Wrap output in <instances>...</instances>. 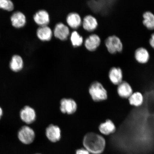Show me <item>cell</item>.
Wrapping results in <instances>:
<instances>
[{"instance_id":"cell-26","label":"cell","mask_w":154,"mask_h":154,"mask_svg":"<svg viewBox=\"0 0 154 154\" xmlns=\"http://www.w3.org/2000/svg\"><path fill=\"white\" fill-rule=\"evenodd\" d=\"M3 114V111L2 109L0 107V119H1L2 116Z\"/></svg>"},{"instance_id":"cell-3","label":"cell","mask_w":154,"mask_h":154,"mask_svg":"<svg viewBox=\"0 0 154 154\" xmlns=\"http://www.w3.org/2000/svg\"><path fill=\"white\" fill-rule=\"evenodd\" d=\"M105 44L108 51L111 54L120 52L122 51V42L120 38L116 36H109L106 39Z\"/></svg>"},{"instance_id":"cell-21","label":"cell","mask_w":154,"mask_h":154,"mask_svg":"<svg viewBox=\"0 0 154 154\" xmlns=\"http://www.w3.org/2000/svg\"><path fill=\"white\" fill-rule=\"evenodd\" d=\"M143 23L146 28L150 30L154 29V14L151 11H146L143 15Z\"/></svg>"},{"instance_id":"cell-1","label":"cell","mask_w":154,"mask_h":154,"mask_svg":"<svg viewBox=\"0 0 154 154\" xmlns=\"http://www.w3.org/2000/svg\"><path fill=\"white\" fill-rule=\"evenodd\" d=\"M83 144L85 149L92 154H100L105 149L106 142L103 136L89 132L84 136Z\"/></svg>"},{"instance_id":"cell-12","label":"cell","mask_w":154,"mask_h":154,"mask_svg":"<svg viewBox=\"0 0 154 154\" xmlns=\"http://www.w3.org/2000/svg\"><path fill=\"white\" fill-rule=\"evenodd\" d=\"M117 93L122 99H128L133 93V90L128 82L123 81L117 87Z\"/></svg>"},{"instance_id":"cell-7","label":"cell","mask_w":154,"mask_h":154,"mask_svg":"<svg viewBox=\"0 0 154 154\" xmlns=\"http://www.w3.org/2000/svg\"><path fill=\"white\" fill-rule=\"evenodd\" d=\"M45 134L48 139L52 142L59 141L61 137L60 129L57 125H49L46 128Z\"/></svg>"},{"instance_id":"cell-15","label":"cell","mask_w":154,"mask_h":154,"mask_svg":"<svg viewBox=\"0 0 154 154\" xmlns=\"http://www.w3.org/2000/svg\"><path fill=\"white\" fill-rule=\"evenodd\" d=\"M82 24L84 29L88 32L93 31L98 26L97 19L91 15H86L84 17Z\"/></svg>"},{"instance_id":"cell-9","label":"cell","mask_w":154,"mask_h":154,"mask_svg":"<svg viewBox=\"0 0 154 154\" xmlns=\"http://www.w3.org/2000/svg\"><path fill=\"white\" fill-rule=\"evenodd\" d=\"M34 22L38 26H48L50 21L49 13L45 10H40L37 11L33 17Z\"/></svg>"},{"instance_id":"cell-10","label":"cell","mask_w":154,"mask_h":154,"mask_svg":"<svg viewBox=\"0 0 154 154\" xmlns=\"http://www.w3.org/2000/svg\"><path fill=\"white\" fill-rule=\"evenodd\" d=\"M109 77L112 83L118 85L123 82L122 71L120 67H112L109 72Z\"/></svg>"},{"instance_id":"cell-25","label":"cell","mask_w":154,"mask_h":154,"mask_svg":"<svg viewBox=\"0 0 154 154\" xmlns=\"http://www.w3.org/2000/svg\"><path fill=\"white\" fill-rule=\"evenodd\" d=\"M149 43L150 45L154 48V33L151 35V37L149 40Z\"/></svg>"},{"instance_id":"cell-22","label":"cell","mask_w":154,"mask_h":154,"mask_svg":"<svg viewBox=\"0 0 154 154\" xmlns=\"http://www.w3.org/2000/svg\"><path fill=\"white\" fill-rule=\"evenodd\" d=\"M70 38L72 45L74 47H80L83 43V38L76 31H74L72 32Z\"/></svg>"},{"instance_id":"cell-11","label":"cell","mask_w":154,"mask_h":154,"mask_svg":"<svg viewBox=\"0 0 154 154\" xmlns=\"http://www.w3.org/2000/svg\"><path fill=\"white\" fill-rule=\"evenodd\" d=\"M100 43L101 39L99 36L97 34H92L86 38L84 45L88 51H95Z\"/></svg>"},{"instance_id":"cell-2","label":"cell","mask_w":154,"mask_h":154,"mask_svg":"<svg viewBox=\"0 0 154 154\" xmlns=\"http://www.w3.org/2000/svg\"><path fill=\"white\" fill-rule=\"evenodd\" d=\"M89 93L93 100L96 102L105 101L107 99V92L100 82L92 83L89 88Z\"/></svg>"},{"instance_id":"cell-24","label":"cell","mask_w":154,"mask_h":154,"mask_svg":"<svg viewBox=\"0 0 154 154\" xmlns=\"http://www.w3.org/2000/svg\"><path fill=\"white\" fill-rule=\"evenodd\" d=\"M76 154H90V153L85 149H82L77 150Z\"/></svg>"},{"instance_id":"cell-20","label":"cell","mask_w":154,"mask_h":154,"mask_svg":"<svg viewBox=\"0 0 154 154\" xmlns=\"http://www.w3.org/2000/svg\"><path fill=\"white\" fill-rule=\"evenodd\" d=\"M10 67L11 70L14 72H18L22 70L23 67V61L22 57L18 55L13 56L10 64Z\"/></svg>"},{"instance_id":"cell-16","label":"cell","mask_w":154,"mask_h":154,"mask_svg":"<svg viewBox=\"0 0 154 154\" xmlns=\"http://www.w3.org/2000/svg\"><path fill=\"white\" fill-rule=\"evenodd\" d=\"M66 21L67 24L73 29L79 28L82 24V19L78 13L72 12L67 15Z\"/></svg>"},{"instance_id":"cell-18","label":"cell","mask_w":154,"mask_h":154,"mask_svg":"<svg viewBox=\"0 0 154 154\" xmlns=\"http://www.w3.org/2000/svg\"><path fill=\"white\" fill-rule=\"evenodd\" d=\"M134 57L138 63H145L149 60V51L145 48H139L135 51Z\"/></svg>"},{"instance_id":"cell-14","label":"cell","mask_w":154,"mask_h":154,"mask_svg":"<svg viewBox=\"0 0 154 154\" xmlns=\"http://www.w3.org/2000/svg\"><path fill=\"white\" fill-rule=\"evenodd\" d=\"M53 32L48 26H40L37 29L36 35L42 41H49L52 38Z\"/></svg>"},{"instance_id":"cell-8","label":"cell","mask_w":154,"mask_h":154,"mask_svg":"<svg viewBox=\"0 0 154 154\" xmlns=\"http://www.w3.org/2000/svg\"><path fill=\"white\" fill-rule=\"evenodd\" d=\"M55 37L61 40H66L70 35V30L68 26L62 23L56 25L54 31Z\"/></svg>"},{"instance_id":"cell-17","label":"cell","mask_w":154,"mask_h":154,"mask_svg":"<svg viewBox=\"0 0 154 154\" xmlns=\"http://www.w3.org/2000/svg\"><path fill=\"white\" fill-rule=\"evenodd\" d=\"M11 20L13 26L18 28L23 27L26 23V16L20 11L14 13L11 17Z\"/></svg>"},{"instance_id":"cell-13","label":"cell","mask_w":154,"mask_h":154,"mask_svg":"<svg viewBox=\"0 0 154 154\" xmlns=\"http://www.w3.org/2000/svg\"><path fill=\"white\" fill-rule=\"evenodd\" d=\"M99 130L102 134L108 136L114 133L116 131V128L114 122L108 119L100 125Z\"/></svg>"},{"instance_id":"cell-6","label":"cell","mask_w":154,"mask_h":154,"mask_svg":"<svg viewBox=\"0 0 154 154\" xmlns=\"http://www.w3.org/2000/svg\"><path fill=\"white\" fill-rule=\"evenodd\" d=\"M20 115L21 120L26 124H31L35 120V111L29 106L24 107L20 111Z\"/></svg>"},{"instance_id":"cell-4","label":"cell","mask_w":154,"mask_h":154,"mask_svg":"<svg viewBox=\"0 0 154 154\" xmlns=\"http://www.w3.org/2000/svg\"><path fill=\"white\" fill-rule=\"evenodd\" d=\"M18 137L22 143L29 144L34 141L35 138V133L32 128L25 126L22 127L19 131Z\"/></svg>"},{"instance_id":"cell-23","label":"cell","mask_w":154,"mask_h":154,"mask_svg":"<svg viewBox=\"0 0 154 154\" xmlns=\"http://www.w3.org/2000/svg\"><path fill=\"white\" fill-rule=\"evenodd\" d=\"M14 5L12 2L9 0H0V8L8 11L14 9Z\"/></svg>"},{"instance_id":"cell-5","label":"cell","mask_w":154,"mask_h":154,"mask_svg":"<svg viewBox=\"0 0 154 154\" xmlns=\"http://www.w3.org/2000/svg\"><path fill=\"white\" fill-rule=\"evenodd\" d=\"M60 104V111L63 113L72 114L77 110V103L74 100L72 99L66 98L63 99L61 100Z\"/></svg>"},{"instance_id":"cell-19","label":"cell","mask_w":154,"mask_h":154,"mask_svg":"<svg viewBox=\"0 0 154 154\" xmlns=\"http://www.w3.org/2000/svg\"><path fill=\"white\" fill-rule=\"evenodd\" d=\"M129 103L131 105L136 107L140 106L143 104L144 97L141 93L136 92L133 93L128 98Z\"/></svg>"}]
</instances>
